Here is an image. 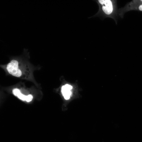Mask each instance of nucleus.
Segmentation results:
<instances>
[{
    "mask_svg": "<svg viewBox=\"0 0 142 142\" xmlns=\"http://www.w3.org/2000/svg\"><path fill=\"white\" fill-rule=\"evenodd\" d=\"M97 2L99 6V10L96 15L102 16L104 18L109 17L115 20L117 14L116 2L111 0H98Z\"/></svg>",
    "mask_w": 142,
    "mask_h": 142,
    "instance_id": "1",
    "label": "nucleus"
},
{
    "mask_svg": "<svg viewBox=\"0 0 142 142\" xmlns=\"http://www.w3.org/2000/svg\"><path fill=\"white\" fill-rule=\"evenodd\" d=\"M7 70L10 75L16 77H20L22 75V72L19 68V63L15 60H11L8 64Z\"/></svg>",
    "mask_w": 142,
    "mask_h": 142,
    "instance_id": "3",
    "label": "nucleus"
},
{
    "mask_svg": "<svg viewBox=\"0 0 142 142\" xmlns=\"http://www.w3.org/2000/svg\"><path fill=\"white\" fill-rule=\"evenodd\" d=\"M13 95L17 97L20 100L23 101H25L27 102H30L33 99V96L30 94L26 96L24 95L20 90L18 88H15L12 91Z\"/></svg>",
    "mask_w": 142,
    "mask_h": 142,
    "instance_id": "4",
    "label": "nucleus"
},
{
    "mask_svg": "<svg viewBox=\"0 0 142 142\" xmlns=\"http://www.w3.org/2000/svg\"><path fill=\"white\" fill-rule=\"evenodd\" d=\"M132 10L142 12V0H133L124 7L118 10V13L121 17H123L125 13Z\"/></svg>",
    "mask_w": 142,
    "mask_h": 142,
    "instance_id": "2",
    "label": "nucleus"
},
{
    "mask_svg": "<svg viewBox=\"0 0 142 142\" xmlns=\"http://www.w3.org/2000/svg\"><path fill=\"white\" fill-rule=\"evenodd\" d=\"M72 88V86L68 84H66L62 87L61 92L65 99L68 100L70 99Z\"/></svg>",
    "mask_w": 142,
    "mask_h": 142,
    "instance_id": "5",
    "label": "nucleus"
}]
</instances>
